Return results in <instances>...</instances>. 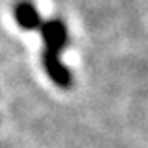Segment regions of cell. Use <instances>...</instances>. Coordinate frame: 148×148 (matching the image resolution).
<instances>
[{"mask_svg": "<svg viewBox=\"0 0 148 148\" xmlns=\"http://www.w3.org/2000/svg\"><path fill=\"white\" fill-rule=\"evenodd\" d=\"M39 26L45 39V52H43L45 71L56 85L67 89V87H71L72 78L69 69L59 61V54L67 45V28L61 21H48Z\"/></svg>", "mask_w": 148, "mask_h": 148, "instance_id": "1", "label": "cell"}, {"mask_svg": "<svg viewBox=\"0 0 148 148\" xmlns=\"http://www.w3.org/2000/svg\"><path fill=\"white\" fill-rule=\"evenodd\" d=\"M15 18L17 22L21 24L22 28L26 30H34L41 24V18H39V13L35 11V8L28 2H18L17 8H15Z\"/></svg>", "mask_w": 148, "mask_h": 148, "instance_id": "2", "label": "cell"}]
</instances>
